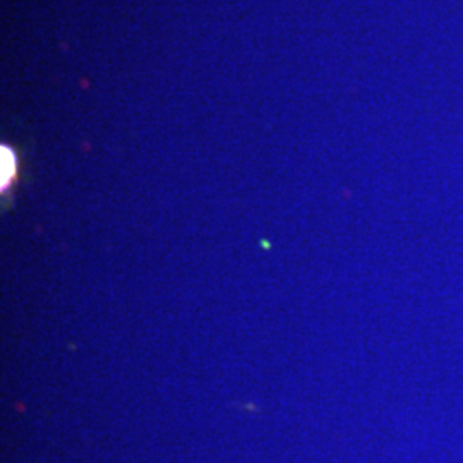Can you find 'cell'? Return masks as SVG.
<instances>
[{
	"label": "cell",
	"mask_w": 463,
	"mask_h": 463,
	"mask_svg": "<svg viewBox=\"0 0 463 463\" xmlns=\"http://www.w3.org/2000/svg\"><path fill=\"white\" fill-rule=\"evenodd\" d=\"M0 167H2V190L6 187H9L10 180L14 179L16 175V158H14V153L9 150V148L2 146V151H0Z\"/></svg>",
	"instance_id": "6da1fadb"
}]
</instances>
